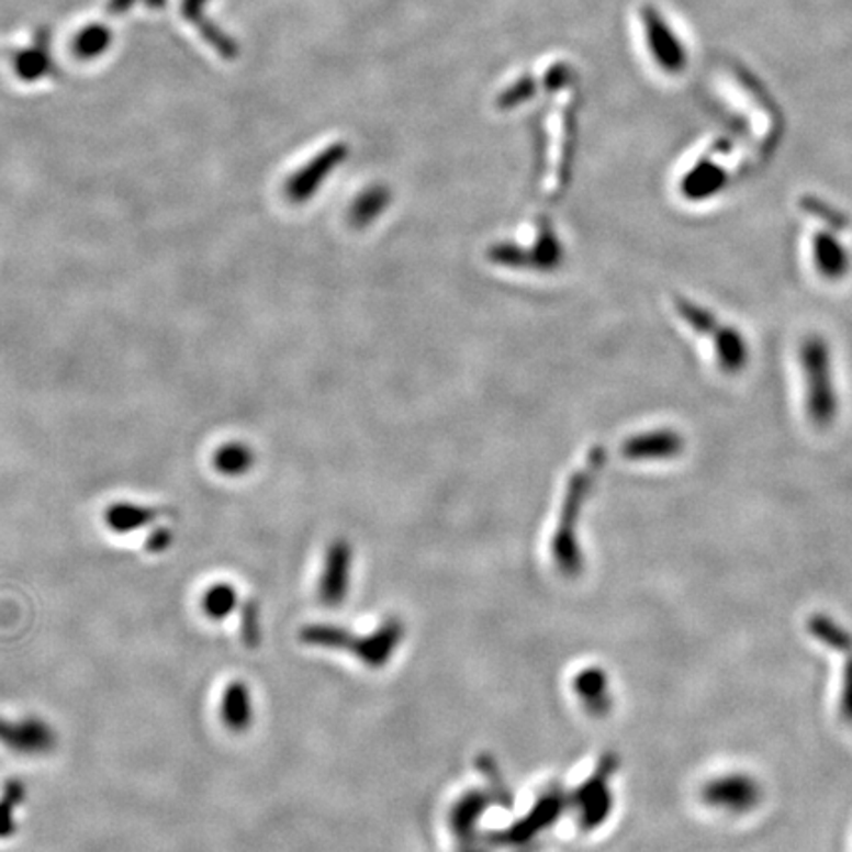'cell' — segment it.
Instances as JSON below:
<instances>
[{
    "mask_svg": "<svg viewBox=\"0 0 852 852\" xmlns=\"http://www.w3.org/2000/svg\"><path fill=\"white\" fill-rule=\"evenodd\" d=\"M799 366L804 371L807 415L811 423L817 428L833 425L839 403L834 395L831 351L825 338L809 336L801 341Z\"/></svg>",
    "mask_w": 852,
    "mask_h": 852,
    "instance_id": "1",
    "label": "cell"
},
{
    "mask_svg": "<svg viewBox=\"0 0 852 852\" xmlns=\"http://www.w3.org/2000/svg\"><path fill=\"white\" fill-rule=\"evenodd\" d=\"M346 153H348V148L344 145L328 146L318 156H314L309 165L296 170L284 186L289 200L294 204H302V202L311 200L312 195L318 192L322 182L328 178L329 172H334L336 166L346 158Z\"/></svg>",
    "mask_w": 852,
    "mask_h": 852,
    "instance_id": "2",
    "label": "cell"
},
{
    "mask_svg": "<svg viewBox=\"0 0 852 852\" xmlns=\"http://www.w3.org/2000/svg\"><path fill=\"white\" fill-rule=\"evenodd\" d=\"M0 744L19 754H46L56 746V732L40 718L9 722L0 718Z\"/></svg>",
    "mask_w": 852,
    "mask_h": 852,
    "instance_id": "3",
    "label": "cell"
},
{
    "mask_svg": "<svg viewBox=\"0 0 852 852\" xmlns=\"http://www.w3.org/2000/svg\"><path fill=\"white\" fill-rule=\"evenodd\" d=\"M641 22L646 29V36L649 40V49L653 58L659 64V68L665 69L669 74L681 71L685 66V54L681 44H677L675 36L671 34L668 24L659 19L658 12L653 9L641 10Z\"/></svg>",
    "mask_w": 852,
    "mask_h": 852,
    "instance_id": "4",
    "label": "cell"
},
{
    "mask_svg": "<svg viewBox=\"0 0 852 852\" xmlns=\"http://www.w3.org/2000/svg\"><path fill=\"white\" fill-rule=\"evenodd\" d=\"M223 725L235 735H243L251 728L253 705L251 693L242 681H233L229 687L225 688L222 698V710H220Z\"/></svg>",
    "mask_w": 852,
    "mask_h": 852,
    "instance_id": "5",
    "label": "cell"
},
{
    "mask_svg": "<svg viewBox=\"0 0 852 852\" xmlns=\"http://www.w3.org/2000/svg\"><path fill=\"white\" fill-rule=\"evenodd\" d=\"M814 259L825 279H841L849 271V255L843 245L827 233L815 235Z\"/></svg>",
    "mask_w": 852,
    "mask_h": 852,
    "instance_id": "6",
    "label": "cell"
},
{
    "mask_svg": "<svg viewBox=\"0 0 852 852\" xmlns=\"http://www.w3.org/2000/svg\"><path fill=\"white\" fill-rule=\"evenodd\" d=\"M348 547L346 545H334L329 549L328 561H326V571L322 576V598L328 604H336L344 596L346 582H348Z\"/></svg>",
    "mask_w": 852,
    "mask_h": 852,
    "instance_id": "7",
    "label": "cell"
},
{
    "mask_svg": "<svg viewBox=\"0 0 852 852\" xmlns=\"http://www.w3.org/2000/svg\"><path fill=\"white\" fill-rule=\"evenodd\" d=\"M156 519L155 509L145 505L113 504L105 512V524L115 532H133L153 524Z\"/></svg>",
    "mask_w": 852,
    "mask_h": 852,
    "instance_id": "8",
    "label": "cell"
},
{
    "mask_svg": "<svg viewBox=\"0 0 852 852\" xmlns=\"http://www.w3.org/2000/svg\"><path fill=\"white\" fill-rule=\"evenodd\" d=\"M46 34H40L36 40V46L20 52L19 58L14 59V69L24 81H36V79L48 76L52 71V56H49L48 44H46Z\"/></svg>",
    "mask_w": 852,
    "mask_h": 852,
    "instance_id": "9",
    "label": "cell"
},
{
    "mask_svg": "<svg viewBox=\"0 0 852 852\" xmlns=\"http://www.w3.org/2000/svg\"><path fill=\"white\" fill-rule=\"evenodd\" d=\"M208 0H184L182 10H184V16L188 20H192L198 30L202 32V36L208 38V42L212 44L215 52H220L225 58H235L237 56V48L233 44L232 40L227 36H223L220 30L212 26L210 22H205L204 7Z\"/></svg>",
    "mask_w": 852,
    "mask_h": 852,
    "instance_id": "10",
    "label": "cell"
},
{
    "mask_svg": "<svg viewBox=\"0 0 852 852\" xmlns=\"http://www.w3.org/2000/svg\"><path fill=\"white\" fill-rule=\"evenodd\" d=\"M255 464V455L251 448L243 442H229L215 450L213 455V466L220 474L227 478H237L245 475Z\"/></svg>",
    "mask_w": 852,
    "mask_h": 852,
    "instance_id": "11",
    "label": "cell"
},
{
    "mask_svg": "<svg viewBox=\"0 0 852 852\" xmlns=\"http://www.w3.org/2000/svg\"><path fill=\"white\" fill-rule=\"evenodd\" d=\"M237 591L227 582H215L202 596V612L213 621H222L237 608Z\"/></svg>",
    "mask_w": 852,
    "mask_h": 852,
    "instance_id": "12",
    "label": "cell"
},
{
    "mask_svg": "<svg viewBox=\"0 0 852 852\" xmlns=\"http://www.w3.org/2000/svg\"><path fill=\"white\" fill-rule=\"evenodd\" d=\"M113 42L111 30L101 26V24H91L88 29L81 30L78 36L74 38V54L81 59H93L101 56L109 44Z\"/></svg>",
    "mask_w": 852,
    "mask_h": 852,
    "instance_id": "13",
    "label": "cell"
},
{
    "mask_svg": "<svg viewBox=\"0 0 852 852\" xmlns=\"http://www.w3.org/2000/svg\"><path fill=\"white\" fill-rule=\"evenodd\" d=\"M22 799H24V785L20 782H9L0 799V839H7L16 831L12 814Z\"/></svg>",
    "mask_w": 852,
    "mask_h": 852,
    "instance_id": "14",
    "label": "cell"
},
{
    "mask_svg": "<svg viewBox=\"0 0 852 852\" xmlns=\"http://www.w3.org/2000/svg\"><path fill=\"white\" fill-rule=\"evenodd\" d=\"M242 639L249 649H255L261 641V620H259V604L255 598L243 604L242 608Z\"/></svg>",
    "mask_w": 852,
    "mask_h": 852,
    "instance_id": "15",
    "label": "cell"
},
{
    "mask_svg": "<svg viewBox=\"0 0 852 852\" xmlns=\"http://www.w3.org/2000/svg\"><path fill=\"white\" fill-rule=\"evenodd\" d=\"M170 545H172V532L168 531L166 527H158L146 539V549L150 552L166 551Z\"/></svg>",
    "mask_w": 852,
    "mask_h": 852,
    "instance_id": "16",
    "label": "cell"
},
{
    "mask_svg": "<svg viewBox=\"0 0 852 852\" xmlns=\"http://www.w3.org/2000/svg\"><path fill=\"white\" fill-rule=\"evenodd\" d=\"M135 2L136 0H111L107 9H109V12H113V14H121V12L131 9Z\"/></svg>",
    "mask_w": 852,
    "mask_h": 852,
    "instance_id": "17",
    "label": "cell"
}]
</instances>
